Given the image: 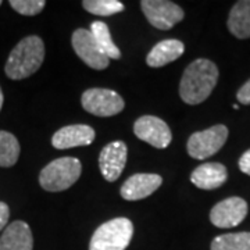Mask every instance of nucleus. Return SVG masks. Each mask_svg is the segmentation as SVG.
Here are the masks:
<instances>
[{
	"mask_svg": "<svg viewBox=\"0 0 250 250\" xmlns=\"http://www.w3.org/2000/svg\"><path fill=\"white\" fill-rule=\"evenodd\" d=\"M218 81V68L207 59L192 62L182 74L179 83V96L190 106L203 103L211 95Z\"/></svg>",
	"mask_w": 250,
	"mask_h": 250,
	"instance_id": "1",
	"label": "nucleus"
},
{
	"mask_svg": "<svg viewBox=\"0 0 250 250\" xmlns=\"http://www.w3.org/2000/svg\"><path fill=\"white\" fill-rule=\"evenodd\" d=\"M45 60V43L36 35L21 39L11 50L4 71L10 80H24L35 74Z\"/></svg>",
	"mask_w": 250,
	"mask_h": 250,
	"instance_id": "2",
	"label": "nucleus"
},
{
	"mask_svg": "<svg viewBox=\"0 0 250 250\" xmlns=\"http://www.w3.org/2000/svg\"><path fill=\"white\" fill-rule=\"evenodd\" d=\"M82 166L75 157H62L49 163L39 174V184L47 192H62L71 188L81 177Z\"/></svg>",
	"mask_w": 250,
	"mask_h": 250,
	"instance_id": "3",
	"label": "nucleus"
},
{
	"mask_svg": "<svg viewBox=\"0 0 250 250\" xmlns=\"http://www.w3.org/2000/svg\"><path fill=\"white\" fill-rule=\"evenodd\" d=\"M134 225L125 217L102 224L92 235L89 250H125L132 239Z\"/></svg>",
	"mask_w": 250,
	"mask_h": 250,
	"instance_id": "4",
	"label": "nucleus"
},
{
	"mask_svg": "<svg viewBox=\"0 0 250 250\" xmlns=\"http://www.w3.org/2000/svg\"><path fill=\"white\" fill-rule=\"evenodd\" d=\"M228 128L223 124L195 132L188 139V153L196 160H206L223 147L228 139Z\"/></svg>",
	"mask_w": 250,
	"mask_h": 250,
	"instance_id": "5",
	"label": "nucleus"
},
{
	"mask_svg": "<svg viewBox=\"0 0 250 250\" xmlns=\"http://www.w3.org/2000/svg\"><path fill=\"white\" fill-rule=\"evenodd\" d=\"M82 107L88 113L98 117L117 116L124 110V99L117 92L103 88H92L85 90L81 98Z\"/></svg>",
	"mask_w": 250,
	"mask_h": 250,
	"instance_id": "6",
	"label": "nucleus"
},
{
	"mask_svg": "<svg viewBox=\"0 0 250 250\" xmlns=\"http://www.w3.org/2000/svg\"><path fill=\"white\" fill-rule=\"evenodd\" d=\"M141 7L150 25L163 31L172 28L185 17L184 10L168 0H142Z\"/></svg>",
	"mask_w": 250,
	"mask_h": 250,
	"instance_id": "7",
	"label": "nucleus"
},
{
	"mask_svg": "<svg viewBox=\"0 0 250 250\" xmlns=\"http://www.w3.org/2000/svg\"><path fill=\"white\" fill-rule=\"evenodd\" d=\"M71 43L77 56L86 65L93 70H104L110 64V59L99 49L95 38L92 36L89 29L80 28L77 29L71 38Z\"/></svg>",
	"mask_w": 250,
	"mask_h": 250,
	"instance_id": "8",
	"label": "nucleus"
},
{
	"mask_svg": "<svg viewBox=\"0 0 250 250\" xmlns=\"http://www.w3.org/2000/svg\"><path fill=\"white\" fill-rule=\"evenodd\" d=\"M134 132L141 141L152 145L156 149H166L172 141L168 125L154 116L139 117L135 121Z\"/></svg>",
	"mask_w": 250,
	"mask_h": 250,
	"instance_id": "9",
	"label": "nucleus"
},
{
	"mask_svg": "<svg viewBox=\"0 0 250 250\" xmlns=\"http://www.w3.org/2000/svg\"><path fill=\"white\" fill-rule=\"evenodd\" d=\"M248 203L242 197L232 196L217 203L210 211V221L217 228H233L246 218Z\"/></svg>",
	"mask_w": 250,
	"mask_h": 250,
	"instance_id": "10",
	"label": "nucleus"
},
{
	"mask_svg": "<svg viewBox=\"0 0 250 250\" xmlns=\"http://www.w3.org/2000/svg\"><path fill=\"white\" fill-rule=\"evenodd\" d=\"M128 149L123 141H116L106 145L99 156V167L102 175L108 182H114L121 177L126 164Z\"/></svg>",
	"mask_w": 250,
	"mask_h": 250,
	"instance_id": "11",
	"label": "nucleus"
},
{
	"mask_svg": "<svg viewBox=\"0 0 250 250\" xmlns=\"http://www.w3.org/2000/svg\"><path fill=\"white\" fill-rule=\"evenodd\" d=\"M95 129L90 128L89 125H67L53 135L52 145L59 150H65L77 146H88L95 141Z\"/></svg>",
	"mask_w": 250,
	"mask_h": 250,
	"instance_id": "12",
	"label": "nucleus"
},
{
	"mask_svg": "<svg viewBox=\"0 0 250 250\" xmlns=\"http://www.w3.org/2000/svg\"><path fill=\"white\" fill-rule=\"evenodd\" d=\"M163 184V178L157 174H135L125 181L121 187V196L125 200L134 202L150 196Z\"/></svg>",
	"mask_w": 250,
	"mask_h": 250,
	"instance_id": "13",
	"label": "nucleus"
},
{
	"mask_svg": "<svg viewBox=\"0 0 250 250\" xmlns=\"http://www.w3.org/2000/svg\"><path fill=\"white\" fill-rule=\"evenodd\" d=\"M227 179H228V171L221 163L200 164L190 175L192 184L199 189H205V190H213L223 187Z\"/></svg>",
	"mask_w": 250,
	"mask_h": 250,
	"instance_id": "14",
	"label": "nucleus"
},
{
	"mask_svg": "<svg viewBox=\"0 0 250 250\" xmlns=\"http://www.w3.org/2000/svg\"><path fill=\"white\" fill-rule=\"evenodd\" d=\"M34 236L24 221H14L4 229L0 238V250H32Z\"/></svg>",
	"mask_w": 250,
	"mask_h": 250,
	"instance_id": "15",
	"label": "nucleus"
},
{
	"mask_svg": "<svg viewBox=\"0 0 250 250\" xmlns=\"http://www.w3.org/2000/svg\"><path fill=\"white\" fill-rule=\"evenodd\" d=\"M185 52V45L178 39H166L153 47L146 57L149 67L159 68L175 62Z\"/></svg>",
	"mask_w": 250,
	"mask_h": 250,
	"instance_id": "16",
	"label": "nucleus"
},
{
	"mask_svg": "<svg viewBox=\"0 0 250 250\" xmlns=\"http://www.w3.org/2000/svg\"><path fill=\"white\" fill-rule=\"evenodd\" d=\"M228 29L238 39L250 38V0H241L233 4L228 17Z\"/></svg>",
	"mask_w": 250,
	"mask_h": 250,
	"instance_id": "17",
	"label": "nucleus"
},
{
	"mask_svg": "<svg viewBox=\"0 0 250 250\" xmlns=\"http://www.w3.org/2000/svg\"><path fill=\"white\" fill-rule=\"evenodd\" d=\"M89 31L92 36L95 38L99 49L106 54L108 59L118 60L121 57V52H120V49L116 46V43L113 42L111 35H110V29H108V27L103 21H95V22H92Z\"/></svg>",
	"mask_w": 250,
	"mask_h": 250,
	"instance_id": "18",
	"label": "nucleus"
},
{
	"mask_svg": "<svg viewBox=\"0 0 250 250\" xmlns=\"http://www.w3.org/2000/svg\"><path fill=\"white\" fill-rule=\"evenodd\" d=\"M20 157L17 138L7 131H0V167H13Z\"/></svg>",
	"mask_w": 250,
	"mask_h": 250,
	"instance_id": "19",
	"label": "nucleus"
},
{
	"mask_svg": "<svg viewBox=\"0 0 250 250\" xmlns=\"http://www.w3.org/2000/svg\"><path fill=\"white\" fill-rule=\"evenodd\" d=\"M211 250H250V232L220 235L211 242Z\"/></svg>",
	"mask_w": 250,
	"mask_h": 250,
	"instance_id": "20",
	"label": "nucleus"
},
{
	"mask_svg": "<svg viewBox=\"0 0 250 250\" xmlns=\"http://www.w3.org/2000/svg\"><path fill=\"white\" fill-rule=\"evenodd\" d=\"M82 6L95 16L108 17L124 11V4L118 0H83Z\"/></svg>",
	"mask_w": 250,
	"mask_h": 250,
	"instance_id": "21",
	"label": "nucleus"
},
{
	"mask_svg": "<svg viewBox=\"0 0 250 250\" xmlns=\"http://www.w3.org/2000/svg\"><path fill=\"white\" fill-rule=\"evenodd\" d=\"M10 6L22 16H36L46 6L45 0H11Z\"/></svg>",
	"mask_w": 250,
	"mask_h": 250,
	"instance_id": "22",
	"label": "nucleus"
},
{
	"mask_svg": "<svg viewBox=\"0 0 250 250\" xmlns=\"http://www.w3.org/2000/svg\"><path fill=\"white\" fill-rule=\"evenodd\" d=\"M236 98H238V100H239V103H241V104H245V106L250 104V80L248 81L246 83H243V85H242L241 89L238 90Z\"/></svg>",
	"mask_w": 250,
	"mask_h": 250,
	"instance_id": "23",
	"label": "nucleus"
},
{
	"mask_svg": "<svg viewBox=\"0 0 250 250\" xmlns=\"http://www.w3.org/2000/svg\"><path fill=\"white\" fill-rule=\"evenodd\" d=\"M239 170H241L243 174L250 175V149L249 150H246V152L241 156V159H239Z\"/></svg>",
	"mask_w": 250,
	"mask_h": 250,
	"instance_id": "24",
	"label": "nucleus"
},
{
	"mask_svg": "<svg viewBox=\"0 0 250 250\" xmlns=\"http://www.w3.org/2000/svg\"><path fill=\"white\" fill-rule=\"evenodd\" d=\"M10 217V210L9 206L3 202H0V231L7 225V221H9Z\"/></svg>",
	"mask_w": 250,
	"mask_h": 250,
	"instance_id": "25",
	"label": "nucleus"
},
{
	"mask_svg": "<svg viewBox=\"0 0 250 250\" xmlns=\"http://www.w3.org/2000/svg\"><path fill=\"white\" fill-rule=\"evenodd\" d=\"M3 100H4V96H3V92H1V88H0V110H1V106H3Z\"/></svg>",
	"mask_w": 250,
	"mask_h": 250,
	"instance_id": "26",
	"label": "nucleus"
},
{
	"mask_svg": "<svg viewBox=\"0 0 250 250\" xmlns=\"http://www.w3.org/2000/svg\"><path fill=\"white\" fill-rule=\"evenodd\" d=\"M0 6H1V1H0Z\"/></svg>",
	"mask_w": 250,
	"mask_h": 250,
	"instance_id": "27",
	"label": "nucleus"
}]
</instances>
